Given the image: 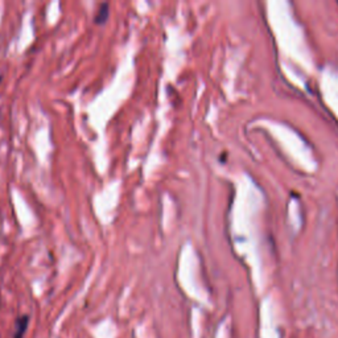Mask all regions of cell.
<instances>
[{
  "instance_id": "6da1fadb",
  "label": "cell",
  "mask_w": 338,
  "mask_h": 338,
  "mask_svg": "<svg viewBox=\"0 0 338 338\" xmlns=\"http://www.w3.org/2000/svg\"><path fill=\"white\" fill-rule=\"evenodd\" d=\"M29 325V316L28 314H21L15 322V334L13 338H24L25 332L28 329Z\"/></svg>"
},
{
  "instance_id": "7a4b0ae2",
  "label": "cell",
  "mask_w": 338,
  "mask_h": 338,
  "mask_svg": "<svg viewBox=\"0 0 338 338\" xmlns=\"http://www.w3.org/2000/svg\"><path fill=\"white\" fill-rule=\"evenodd\" d=\"M109 7H110L109 3H102V4L99 5L98 11H97V15L94 17V20H95L97 24H103V23L109 19V15H110V12H109L110 9H109Z\"/></svg>"
}]
</instances>
